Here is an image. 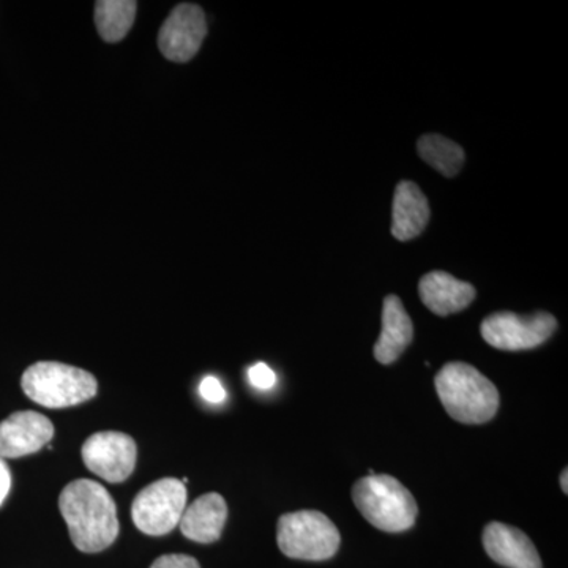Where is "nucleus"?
<instances>
[{
    "label": "nucleus",
    "mask_w": 568,
    "mask_h": 568,
    "mask_svg": "<svg viewBox=\"0 0 568 568\" xmlns=\"http://www.w3.org/2000/svg\"><path fill=\"white\" fill-rule=\"evenodd\" d=\"M59 508L74 547L82 552L110 548L119 536L118 507L110 493L97 481L81 478L67 485Z\"/></svg>",
    "instance_id": "f257e3e1"
},
{
    "label": "nucleus",
    "mask_w": 568,
    "mask_h": 568,
    "mask_svg": "<svg viewBox=\"0 0 568 568\" xmlns=\"http://www.w3.org/2000/svg\"><path fill=\"white\" fill-rule=\"evenodd\" d=\"M435 386L448 416L462 424H487L499 409V392L474 366L452 362L435 377Z\"/></svg>",
    "instance_id": "f03ea898"
},
{
    "label": "nucleus",
    "mask_w": 568,
    "mask_h": 568,
    "mask_svg": "<svg viewBox=\"0 0 568 568\" xmlns=\"http://www.w3.org/2000/svg\"><path fill=\"white\" fill-rule=\"evenodd\" d=\"M353 499L366 521L384 532H405L416 523V499L402 481L387 474L361 478L354 485Z\"/></svg>",
    "instance_id": "7ed1b4c3"
},
{
    "label": "nucleus",
    "mask_w": 568,
    "mask_h": 568,
    "mask_svg": "<svg viewBox=\"0 0 568 568\" xmlns=\"http://www.w3.org/2000/svg\"><path fill=\"white\" fill-rule=\"evenodd\" d=\"M21 387L37 405L61 409L92 399L99 384L91 373L77 366L59 362H37L26 369Z\"/></svg>",
    "instance_id": "20e7f679"
},
{
    "label": "nucleus",
    "mask_w": 568,
    "mask_h": 568,
    "mask_svg": "<svg viewBox=\"0 0 568 568\" xmlns=\"http://www.w3.org/2000/svg\"><path fill=\"white\" fill-rule=\"evenodd\" d=\"M276 540L284 556L301 560L334 558L342 544L334 523L316 510L283 515L278 519Z\"/></svg>",
    "instance_id": "39448f33"
},
{
    "label": "nucleus",
    "mask_w": 568,
    "mask_h": 568,
    "mask_svg": "<svg viewBox=\"0 0 568 568\" xmlns=\"http://www.w3.org/2000/svg\"><path fill=\"white\" fill-rule=\"evenodd\" d=\"M186 507V488L178 478L153 481L134 497L132 518L148 536H166L179 526Z\"/></svg>",
    "instance_id": "423d86ee"
},
{
    "label": "nucleus",
    "mask_w": 568,
    "mask_h": 568,
    "mask_svg": "<svg viewBox=\"0 0 568 568\" xmlns=\"http://www.w3.org/2000/svg\"><path fill=\"white\" fill-rule=\"evenodd\" d=\"M558 328V321L549 313L521 316L515 313H495L481 323L485 342L500 351H526L544 345Z\"/></svg>",
    "instance_id": "0eeeda50"
},
{
    "label": "nucleus",
    "mask_w": 568,
    "mask_h": 568,
    "mask_svg": "<svg viewBox=\"0 0 568 568\" xmlns=\"http://www.w3.org/2000/svg\"><path fill=\"white\" fill-rule=\"evenodd\" d=\"M81 455L84 465L95 476L110 484H121L133 474L138 448L132 436L103 432L88 437Z\"/></svg>",
    "instance_id": "6e6552de"
},
{
    "label": "nucleus",
    "mask_w": 568,
    "mask_h": 568,
    "mask_svg": "<svg viewBox=\"0 0 568 568\" xmlns=\"http://www.w3.org/2000/svg\"><path fill=\"white\" fill-rule=\"evenodd\" d=\"M207 36L204 11L194 3H181L171 11L159 33V47L168 61L189 62Z\"/></svg>",
    "instance_id": "1a4fd4ad"
},
{
    "label": "nucleus",
    "mask_w": 568,
    "mask_h": 568,
    "mask_svg": "<svg viewBox=\"0 0 568 568\" xmlns=\"http://www.w3.org/2000/svg\"><path fill=\"white\" fill-rule=\"evenodd\" d=\"M54 437L50 418L36 410H20L0 422V458H21L36 454Z\"/></svg>",
    "instance_id": "9d476101"
},
{
    "label": "nucleus",
    "mask_w": 568,
    "mask_h": 568,
    "mask_svg": "<svg viewBox=\"0 0 568 568\" xmlns=\"http://www.w3.org/2000/svg\"><path fill=\"white\" fill-rule=\"evenodd\" d=\"M489 558L508 568H541V559L530 538L514 526L489 523L484 530Z\"/></svg>",
    "instance_id": "9b49d317"
},
{
    "label": "nucleus",
    "mask_w": 568,
    "mask_h": 568,
    "mask_svg": "<svg viewBox=\"0 0 568 568\" xmlns=\"http://www.w3.org/2000/svg\"><path fill=\"white\" fill-rule=\"evenodd\" d=\"M422 302L437 316L454 315L473 304L476 290L473 284L459 282L447 272H429L418 284Z\"/></svg>",
    "instance_id": "f8f14e48"
},
{
    "label": "nucleus",
    "mask_w": 568,
    "mask_h": 568,
    "mask_svg": "<svg viewBox=\"0 0 568 568\" xmlns=\"http://www.w3.org/2000/svg\"><path fill=\"white\" fill-rule=\"evenodd\" d=\"M226 519V500L219 493H207L185 507L179 526L189 540L213 544L222 537Z\"/></svg>",
    "instance_id": "ddd939ff"
},
{
    "label": "nucleus",
    "mask_w": 568,
    "mask_h": 568,
    "mask_svg": "<svg viewBox=\"0 0 568 568\" xmlns=\"http://www.w3.org/2000/svg\"><path fill=\"white\" fill-rule=\"evenodd\" d=\"M413 321L405 305L396 295L384 298L383 332L375 345V357L379 364H394L413 342Z\"/></svg>",
    "instance_id": "4468645a"
},
{
    "label": "nucleus",
    "mask_w": 568,
    "mask_h": 568,
    "mask_svg": "<svg viewBox=\"0 0 568 568\" xmlns=\"http://www.w3.org/2000/svg\"><path fill=\"white\" fill-rule=\"evenodd\" d=\"M429 220L428 200L416 183L405 181L396 185L392 234L398 241H410L425 230Z\"/></svg>",
    "instance_id": "2eb2a0df"
},
{
    "label": "nucleus",
    "mask_w": 568,
    "mask_h": 568,
    "mask_svg": "<svg viewBox=\"0 0 568 568\" xmlns=\"http://www.w3.org/2000/svg\"><path fill=\"white\" fill-rule=\"evenodd\" d=\"M138 3L133 0H100L95 3V26L108 43L125 39L136 18Z\"/></svg>",
    "instance_id": "dca6fc26"
},
{
    "label": "nucleus",
    "mask_w": 568,
    "mask_h": 568,
    "mask_svg": "<svg viewBox=\"0 0 568 568\" xmlns=\"http://www.w3.org/2000/svg\"><path fill=\"white\" fill-rule=\"evenodd\" d=\"M417 149L422 160H425L429 166L435 168L446 178L457 175L465 163V152L457 142L439 136V134H426L420 138Z\"/></svg>",
    "instance_id": "f3484780"
},
{
    "label": "nucleus",
    "mask_w": 568,
    "mask_h": 568,
    "mask_svg": "<svg viewBox=\"0 0 568 568\" xmlns=\"http://www.w3.org/2000/svg\"><path fill=\"white\" fill-rule=\"evenodd\" d=\"M248 381L254 388H260V390H268V388L275 386L276 376L274 369H272L271 366L260 362V364L250 366Z\"/></svg>",
    "instance_id": "a211bd4d"
},
{
    "label": "nucleus",
    "mask_w": 568,
    "mask_h": 568,
    "mask_svg": "<svg viewBox=\"0 0 568 568\" xmlns=\"http://www.w3.org/2000/svg\"><path fill=\"white\" fill-rule=\"evenodd\" d=\"M200 394L205 402L212 403V405H219V403H223L226 399V390H224L222 383L215 376L204 377L200 386Z\"/></svg>",
    "instance_id": "6ab92c4d"
},
{
    "label": "nucleus",
    "mask_w": 568,
    "mask_h": 568,
    "mask_svg": "<svg viewBox=\"0 0 568 568\" xmlns=\"http://www.w3.org/2000/svg\"><path fill=\"white\" fill-rule=\"evenodd\" d=\"M151 568H201L200 562L192 556L166 555L152 564Z\"/></svg>",
    "instance_id": "aec40b11"
},
{
    "label": "nucleus",
    "mask_w": 568,
    "mask_h": 568,
    "mask_svg": "<svg viewBox=\"0 0 568 568\" xmlns=\"http://www.w3.org/2000/svg\"><path fill=\"white\" fill-rule=\"evenodd\" d=\"M11 488V474L7 463L0 458V506H2L6 497L9 496Z\"/></svg>",
    "instance_id": "412c9836"
},
{
    "label": "nucleus",
    "mask_w": 568,
    "mask_h": 568,
    "mask_svg": "<svg viewBox=\"0 0 568 568\" xmlns=\"http://www.w3.org/2000/svg\"><path fill=\"white\" fill-rule=\"evenodd\" d=\"M567 478H568L567 469H564L562 476H560V487H562L564 493H566V495L568 493Z\"/></svg>",
    "instance_id": "4be33fe9"
}]
</instances>
